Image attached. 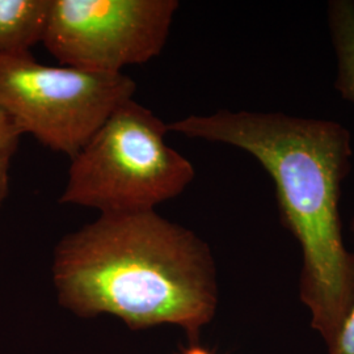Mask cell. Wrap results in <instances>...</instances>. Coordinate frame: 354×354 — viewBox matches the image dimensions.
<instances>
[{
  "label": "cell",
  "mask_w": 354,
  "mask_h": 354,
  "mask_svg": "<svg viewBox=\"0 0 354 354\" xmlns=\"http://www.w3.org/2000/svg\"><path fill=\"white\" fill-rule=\"evenodd\" d=\"M168 133V124L134 99L121 104L71 158L59 203L124 214L176 198L196 171L167 143Z\"/></svg>",
  "instance_id": "3957f363"
},
{
  "label": "cell",
  "mask_w": 354,
  "mask_h": 354,
  "mask_svg": "<svg viewBox=\"0 0 354 354\" xmlns=\"http://www.w3.org/2000/svg\"><path fill=\"white\" fill-rule=\"evenodd\" d=\"M351 230L354 234V219H352ZM327 349L328 354H354V306L336 337L327 345Z\"/></svg>",
  "instance_id": "9c48e42d"
},
{
  "label": "cell",
  "mask_w": 354,
  "mask_h": 354,
  "mask_svg": "<svg viewBox=\"0 0 354 354\" xmlns=\"http://www.w3.org/2000/svg\"><path fill=\"white\" fill-rule=\"evenodd\" d=\"M51 0H0V57L21 55L42 42Z\"/></svg>",
  "instance_id": "8992f818"
},
{
  "label": "cell",
  "mask_w": 354,
  "mask_h": 354,
  "mask_svg": "<svg viewBox=\"0 0 354 354\" xmlns=\"http://www.w3.org/2000/svg\"><path fill=\"white\" fill-rule=\"evenodd\" d=\"M53 276L71 311L112 314L133 329L169 323L196 339L218 306L210 248L156 210L100 214L64 236Z\"/></svg>",
  "instance_id": "7a4b0ae2"
},
{
  "label": "cell",
  "mask_w": 354,
  "mask_h": 354,
  "mask_svg": "<svg viewBox=\"0 0 354 354\" xmlns=\"http://www.w3.org/2000/svg\"><path fill=\"white\" fill-rule=\"evenodd\" d=\"M176 0H51L44 46L62 66L124 74L165 49Z\"/></svg>",
  "instance_id": "5b68a950"
},
{
  "label": "cell",
  "mask_w": 354,
  "mask_h": 354,
  "mask_svg": "<svg viewBox=\"0 0 354 354\" xmlns=\"http://www.w3.org/2000/svg\"><path fill=\"white\" fill-rule=\"evenodd\" d=\"M23 133L0 106V160H11L17 151Z\"/></svg>",
  "instance_id": "ba28073f"
},
{
  "label": "cell",
  "mask_w": 354,
  "mask_h": 354,
  "mask_svg": "<svg viewBox=\"0 0 354 354\" xmlns=\"http://www.w3.org/2000/svg\"><path fill=\"white\" fill-rule=\"evenodd\" d=\"M10 165L11 160H0V206L7 198L10 190Z\"/></svg>",
  "instance_id": "30bf717a"
},
{
  "label": "cell",
  "mask_w": 354,
  "mask_h": 354,
  "mask_svg": "<svg viewBox=\"0 0 354 354\" xmlns=\"http://www.w3.org/2000/svg\"><path fill=\"white\" fill-rule=\"evenodd\" d=\"M328 28L337 58L335 88L342 99L354 104V1H329Z\"/></svg>",
  "instance_id": "52a82bcc"
},
{
  "label": "cell",
  "mask_w": 354,
  "mask_h": 354,
  "mask_svg": "<svg viewBox=\"0 0 354 354\" xmlns=\"http://www.w3.org/2000/svg\"><path fill=\"white\" fill-rule=\"evenodd\" d=\"M183 354H214L212 353L210 351H207L206 348H203L201 345L197 344H192L189 348H187Z\"/></svg>",
  "instance_id": "8fae6325"
},
{
  "label": "cell",
  "mask_w": 354,
  "mask_h": 354,
  "mask_svg": "<svg viewBox=\"0 0 354 354\" xmlns=\"http://www.w3.org/2000/svg\"><path fill=\"white\" fill-rule=\"evenodd\" d=\"M136 91L125 74L46 66L30 53L0 57V106L23 134L70 159Z\"/></svg>",
  "instance_id": "277c9868"
},
{
  "label": "cell",
  "mask_w": 354,
  "mask_h": 354,
  "mask_svg": "<svg viewBox=\"0 0 354 354\" xmlns=\"http://www.w3.org/2000/svg\"><path fill=\"white\" fill-rule=\"evenodd\" d=\"M188 138L248 152L276 187L279 221L302 252L299 299L328 345L354 306V253L342 235L340 200L352 169V136L328 120L221 109L168 124Z\"/></svg>",
  "instance_id": "6da1fadb"
}]
</instances>
